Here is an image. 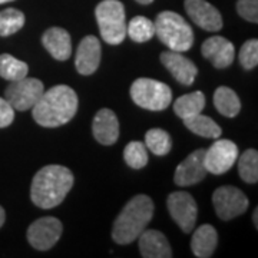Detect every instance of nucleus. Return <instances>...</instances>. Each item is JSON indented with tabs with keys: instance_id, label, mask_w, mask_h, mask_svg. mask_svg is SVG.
<instances>
[{
	"instance_id": "obj_34",
	"label": "nucleus",
	"mask_w": 258,
	"mask_h": 258,
	"mask_svg": "<svg viewBox=\"0 0 258 258\" xmlns=\"http://www.w3.org/2000/svg\"><path fill=\"white\" fill-rule=\"evenodd\" d=\"M252 220H254V225H255V228L258 227V208L254 210V215H252Z\"/></svg>"
},
{
	"instance_id": "obj_30",
	"label": "nucleus",
	"mask_w": 258,
	"mask_h": 258,
	"mask_svg": "<svg viewBox=\"0 0 258 258\" xmlns=\"http://www.w3.org/2000/svg\"><path fill=\"white\" fill-rule=\"evenodd\" d=\"M240 63L244 69H254L258 64V40H247L240 50Z\"/></svg>"
},
{
	"instance_id": "obj_13",
	"label": "nucleus",
	"mask_w": 258,
	"mask_h": 258,
	"mask_svg": "<svg viewBox=\"0 0 258 258\" xmlns=\"http://www.w3.org/2000/svg\"><path fill=\"white\" fill-rule=\"evenodd\" d=\"M204 154L205 149H197L176 166L174 181L178 186H191L205 178L207 169L204 165Z\"/></svg>"
},
{
	"instance_id": "obj_16",
	"label": "nucleus",
	"mask_w": 258,
	"mask_h": 258,
	"mask_svg": "<svg viewBox=\"0 0 258 258\" xmlns=\"http://www.w3.org/2000/svg\"><path fill=\"white\" fill-rule=\"evenodd\" d=\"M159 57H161L162 64L171 72V75L178 82L182 83L185 86L192 85L197 75H198V69L192 60H189L188 57L181 55L179 52H174V50L162 52Z\"/></svg>"
},
{
	"instance_id": "obj_2",
	"label": "nucleus",
	"mask_w": 258,
	"mask_h": 258,
	"mask_svg": "<svg viewBox=\"0 0 258 258\" xmlns=\"http://www.w3.org/2000/svg\"><path fill=\"white\" fill-rule=\"evenodd\" d=\"M74 174L62 165H47L39 169L30 186V200L42 210H50L63 203L74 186Z\"/></svg>"
},
{
	"instance_id": "obj_15",
	"label": "nucleus",
	"mask_w": 258,
	"mask_h": 258,
	"mask_svg": "<svg viewBox=\"0 0 258 258\" xmlns=\"http://www.w3.org/2000/svg\"><path fill=\"white\" fill-rule=\"evenodd\" d=\"M201 52L205 59H208L214 68L225 69L234 62L235 49L228 39L222 36L208 37L203 43Z\"/></svg>"
},
{
	"instance_id": "obj_18",
	"label": "nucleus",
	"mask_w": 258,
	"mask_h": 258,
	"mask_svg": "<svg viewBox=\"0 0 258 258\" xmlns=\"http://www.w3.org/2000/svg\"><path fill=\"white\" fill-rule=\"evenodd\" d=\"M139 249L144 258H171L172 248L166 237L157 230H145L141 232Z\"/></svg>"
},
{
	"instance_id": "obj_10",
	"label": "nucleus",
	"mask_w": 258,
	"mask_h": 258,
	"mask_svg": "<svg viewBox=\"0 0 258 258\" xmlns=\"http://www.w3.org/2000/svg\"><path fill=\"white\" fill-rule=\"evenodd\" d=\"M166 207L172 220L185 234H189L195 228L198 207L191 194L184 191L169 194L166 200Z\"/></svg>"
},
{
	"instance_id": "obj_4",
	"label": "nucleus",
	"mask_w": 258,
	"mask_h": 258,
	"mask_svg": "<svg viewBox=\"0 0 258 258\" xmlns=\"http://www.w3.org/2000/svg\"><path fill=\"white\" fill-rule=\"evenodd\" d=\"M158 39L174 52H186L194 45V32L181 15L175 12H161L154 22Z\"/></svg>"
},
{
	"instance_id": "obj_24",
	"label": "nucleus",
	"mask_w": 258,
	"mask_h": 258,
	"mask_svg": "<svg viewBox=\"0 0 258 258\" xmlns=\"http://www.w3.org/2000/svg\"><path fill=\"white\" fill-rule=\"evenodd\" d=\"M28 63H25L8 53L0 55V76L3 79L15 82V81L23 79L25 76H28Z\"/></svg>"
},
{
	"instance_id": "obj_27",
	"label": "nucleus",
	"mask_w": 258,
	"mask_h": 258,
	"mask_svg": "<svg viewBox=\"0 0 258 258\" xmlns=\"http://www.w3.org/2000/svg\"><path fill=\"white\" fill-rule=\"evenodd\" d=\"M126 32H128V36L134 42L144 43L155 36V26H154V22L148 18L137 16L129 22Z\"/></svg>"
},
{
	"instance_id": "obj_8",
	"label": "nucleus",
	"mask_w": 258,
	"mask_h": 258,
	"mask_svg": "<svg viewBox=\"0 0 258 258\" xmlns=\"http://www.w3.org/2000/svg\"><path fill=\"white\" fill-rule=\"evenodd\" d=\"M212 204L215 214L224 221H230L244 214L248 210L249 205L248 198L244 195V192L231 185L217 188L212 195Z\"/></svg>"
},
{
	"instance_id": "obj_11",
	"label": "nucleus",
	"mask_w": 258,
	"mask_h": 258,
	"mask_svg": "<svg viewBox=\"0 0 258 258\" xmlns=\"http://www.w3.org/2000/svg\"><path fill=\"white\" fill-rule=\"evenodd\" d=\"M62 222L55 217H42L30 224L28 228V241L39 251L50 249L62 235Z\"/></svg>"
},
{
	"instance_id": "obj_36",
	"label": "nucleus",
	"mask_w": 258,
	"mask_h": 258,
	"mask_svg": "<svg viewBox=\"0 0 258 258\" xmlns=\"http://www.w3.org/2000/svg\"><path fill=\"white\" fill-rule=\"evenodd\" d=\"M8 2H13V0H0V5H3V3H8Z\"/></svg>"
},
{
	"instance_id": "obj_21",
	"label": "nucleus",
	"mask_w": 258,
	"mask_h": 258,
	"mask_svg": "<svg viewBox=\"0 0 258 258\" xmlns=\"http://www.w3.org/2000/svg\"><path fill=\"white\" fill-rule=\"evenodd\" d=\"M214 105H215L217 111L227 118H234L241 111V101L238 95L227 86H220L215 91Z\"/></svg>"
},
{
	"instance_id": "obj_20",
	"label": "nucleus",
	"mask_w": 258,
	"mask_h": 258,
	"mask_svg": "<svg viewBox=\"0 0 258 258\" xmlns=\"http://www.w3.org/2000/svg\"><path fill=\"white\" fill-rule=\"evenodd\" d=\"M217 244H218L217 230L210 224H204L194 232L191 249L195 257L210 258L217 248Z\"/></svg>"
},
{
	"instance_id": "obj_26",
	"label": "nucleus",
	"mask_w": 258,
	"mask_h": 258,
	"mask_svg": "<svg viewBox=\"0 0 258 258\" xmlns=\"http://www.w3.org/2000/svg\"><path fill=\"white\" fill-rule=\"evenodd\" d=\"M145 145L152 154H155L158 157H164L166 154H169V151L172 148V141H171V137L166 131L154 128L149 129L147 132Z\"/></svg>"
},
{
	"instance_id": "obj_3",
	"label": "nucleus",
	"mask_w": 258,
	"mask_h": 258,
	"mask_svg": "<svg viewBox=\"0 0 258 258\" xmlns=\"http://www.w3.org/2000/svg\"><path fill=\"white\" fill-rule=\"evenodd\" d=\"M154 215L152 200L138 194L129 201L116 217L112 228V240L119 245H126L138 240L141 232L148 227Z\"/></svg>"
},
{
	"instance_id": "obj_31",
	"label": "nucleus",
	"mask_w": 258,
	"mask_h": 258,
	"mask_svg": "<svg viewBox=\"0 0 258 258\" xmlns=\"http://www.w3.org/2000/svg\"><path fill=\"white\" fill-rule=\"evenodd\" d=\"M237 12L241 18L257 23L258 22V0H238Z\"/></svg>"
},
{
	"instance_id": "obj_7",
	"label": "nucleus",
	"mask_w": 258,
	"mask_h": 258,
	"mask_svg": "<svg viewBox=\"0 0 258 258\" xmlns=\"http://www.w3.org/2000/svg\"><path fill=\"white\" fill-rule=\"evenodd\" d=\"M43 92L45 86L42 81L25 76L23 79L12 82L5 89V99L9 102L13 109L23 112L32 109Z\"/></svg>"
},
{
	"instance_id": "obj_23",
	"label": "nucleus",
	"mask_w": 258,
	"mask_h": 258,
	"mask_svg": "<svg viewBox=\"0 0 258 258\" xmlns=\"http://www.w3.org/2000/svg\"><path fill=\"white\" fill-rule=\"evenodd\" d=\"M204 108H205V96L201 91H195L192 93L184 95V96L178 98L174 103V111L181 119L201 113Z\"/></svg>"
},
{
	"instance_id": "obj_19",
	"label": "nucleus",
	"mask_w": 258,
	"mask_h": 258,
	"mask_svg": "<svg viewBox=\"0 0 258 258\" xmlns=\"http://www.w3.org/2000/svg\"><path fill=\"white\" fill-rule=\"evenodd\" d=\"M42 43L56 60H66L72 53V40L69 33L62 28H50L42 36Z\"/></svg>"
},
{
	"instance_id": "obj_35",
	"label": "nucleus",
	"mask_w": 258,
	"mask_h": 258,
	"mask_svg": "<svg viewBox=\"0 0 258 258\" xmlns=\"http://www.w3.org/2000/svg\"><path fill=\"white\" fill-rule=\"evenodd\" d=\"M138 3H141V5H151L154 0H137Z\"/></svg>"
},
{
	"instance_id": "obj_32",
	"label": "nucleus",
	"mask_w": 258,
	"mask_h": 258,
	"mask_svg": "<svg viewBox=\"0 0 258 258\" xmlns=\"http://www.w3.org/2000/svg\"><path fill=\"white\" fill-rule=\"evenodd\" d=\"M15 119V109L5 98H0V128H6Z\"/></svg>"
},
{
	"instance_id": "obj_29",
	"label": "nucleus",
	"mask_w": 258,
	"mask_h": 258,
	"mask_svg": "<svg viewBox=\"0 0 258 258\" xmlns=\"http://www.w3.org/2000/svg\"><path fill=\"white\" fill-rule=\"evenodd\" d=\"M123 158L131 168L141 169L148 164L147 147L139 141H132L123 149Z\"/></svg>"
},
{
	"instance_id": "obj_1",
	"label": "nucleus",
	"mask_w": 258,
	"mask_h": 258,
	"mask_svg": "<svg viewBox=\"0 0 258 258\" xmlns=\"http://www.w3.org/2000/svg\"><path fill=\"white\" fill-rule=\"evenodd\" d=\"M32 109V116L40 126L57 128L74 119L78 111V95L68 85H57L45 91Z\"/></svg>"
},
{
	"instance_id": "obj_5",
	"label": "nucleus",
	"mask_w": 258,
	"mask_h": 258,
	"mask_svg": "<svg viewBox=\"0 0 258 258\" xmlns=\"http://www.w3.org/2000/svg\"><path fill=\"white\" fill-rule=\"evenodd\" d=\"M96 22L103 40L109 45H119L126 36L125 8L119 0H103L95 9Z\"/></svg>"
},
{
	"instance_id": "obj_17",
	"label": "nucleus",
	"mask_w": 258,
	"mask_h": 258,
	"mask_svg": "<svg viewBox=\"0 0 258 258\" xmlns=\"http://www.w3.org/2000/svg\"><path fill=\"white\" fill-rule=\"evenodd\" d=\"M92 132L95 139L102 145H113L119 137V122L116 115L103 108L95 115L92 123Z\"/></svg>"
},
{
	"instance_id": "obj_14",
	"label": "nucleus",
	"mask_w": 258,
	"mask_h": 258,
	"mask_svg": "<svg viewBox=\"0 0 258 258\" xmlns=\"http://www.w3.org/2000/svg\"><path fill=\"white\" fill-rule=\"evenodd\" d=\"M101 63V42L96 36L83 37L76 50L75 66L81 75H92Z\"/></svg>"
},
{
	"instance_id": "obj_12",
	"label": "nucleus",
	"mask_w": 258,
	"mask_h": 258,
	"mask_svg": "<svg viewBox=\"0 0 258 258\" xmlns=\"http://www.w3.org/2000/svg\"><path fill=\"white\" fill-rule=\"evenodd\" d=\"M185 10L197 26L208 32H218L222 29V18L207 0H185Z\"/></svg>"
},
{
	"instance_id": "obj_25",
	"label": "nucleus",
	"mask_w": 258,
	"mask_h": 258,
	"mask_svg": "<svg viewBox=\"0 0 258 258\" xmlns=\"http://www.w3.org/2000/svg\"><path fill=\"white\" fill-rule=\"evenodd\" d=\"M238 175L247 184H255L258 181V152L255 149H247L237 158Z\"/></svg>"
},
{
	"instance_id": "obj_28",
	"label": "nucleus",
	"mask_w": 258,
	"mask_h": 258,
	"mask_svg": "<svg viewBox=\"0 0 258 258\" xmlns=\"http://www.w3.org/2000/svg\"><path fill=\"white\" fill-rule=\"evenodd\" d=\"M25 15L18 9H5L0 12V36H10L19 32L25 25Z\"/></svg>"
},
{
	"instance_id": "obj_6",
	"label": "nucleus",
	"mask_w": 258,
	"mask_h": 258,
	"mask_svg": "<svg viewBox=\"0 0 258 258\" xmlns=\"http://www.w3.org/2000/svg\"><path fill=\"white\" fill-rule=\"evenodd\" d=\"M131 98L148 111H164L172 102V91L166 83L149 78H139L131 86Z\"/></svg>"
},
{
	"instance_id": "obj_9",
	"label": "nucleus",
	"mask_w": 258,
	"mask_h": 258,
	"mask_svg": "<svg viewBox=\"0 0 258 258\" xmlns=\"http://www.w3.org/2000/svg\"><path fill=\"white\" fill-rule=\"evenodd\" d=\"M238 148L228 139H218L204 154V165L207 172L214 175H222L228 172L237 162Z\"/></svg>"
},
{
	"instance_id": "obj_22",
	"label": "nucleus",
	"mask_w": 258,
	"mask_h": 258,
	"mask_svg": "<svg viewBox=\"0 0 258 258\" xmlns=\"http://www.w3.org/2000/svg\"><path fill=\"white\" fill-rule=\"evenodd\" d=\"M182 120H184L185 126L191 132H194L195 135H200L207 139H218L221 137V128L210 116L197 113V115H192V116L185 118Z\"/></svg>"
},
{
	"instance_id": "obj_33",
	"label": "nucleus",
	"mask_w": 258,
	"mask_h": 258,
	"mask_svg": "<svg viewBox=\"0 0 258 258\" xmlns=\"http://www.w3.org/2000/svg\"><path fill=\"white\" fill-rule=\"evenodd\" d=\"M5 220H6V212L3 210V207H0V228L5 224Z\"/></svg>"
}]
</instances>
